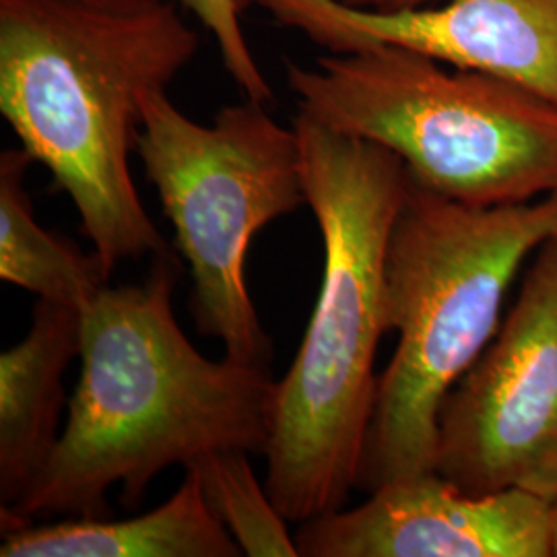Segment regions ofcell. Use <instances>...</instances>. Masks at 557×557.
<instances>
[{"label": "cell", "instance_id": "cell-17", "mask_svg": "<svg viewBox=\"0 0 557 557\" xmlns=\"http://www.w3.org/2000/svg\"><path fill=\"white\" fill-rule=\"evenodd\" d=\"M257 2L260 4V0H234V4L238 7L239 13H244L246 9H250V7H252V4H257Z\"/></svg>", "mask_w": 557, "mask_h": 557}, {"label": "cell", "instance_id": "cell-13", "mask_svg": "<svg viewBox=\"0 0 557 557\" xmlns=\"http://www.w3.org/2000/svg\"><path fill=\"white\" fill-rule=\"evenodd\" d=\"M186 469L197 471L211 510L236 539L244 556H299L296 537L287 529L289 522L257 478L248 453H211Z\"/></svg>", "mask_w": 557, "mask_h": 557}, {"label": "cell", "instance_id": "cell-7", "mask_svg": "<svg viewBox=\"0 0 557 557\" xmlns=\"http://www.w3.org/2000/svg\"><path fill=\"white\" fill-rule=\"evenodd\" d=\"M434 471L471 496L557 499V236L517 304L438 413Z\"/></svg>", "mask_w": 557, "mask_h": 557}, {"label": "cell", "instance_id": "cell-8", "mask_svg": "<svg viewBox=\"0 0 557 557\" xmlns=\"http://www.w3.org/2000/svg\"><path fill=\"white\" fill-rule=\"evenodd\" d=\"M331 54L400 46L517 83L557 103V0H440L372 11L345 0H260Z\"/></svg>", "mask_w": 557, "mask_h": 557}, {"label": "cell", "instance_id": "cell-3", "mask_svg": "<svg viewBox=\"0 0 557 557\" xmlns=\"http://www.w3.org/2000/svg\"><path fill=\"white\" fill-rule=\"evenodd\" d=\"M199 50L172 0L112 13L73 0H0V112L79 213L112 275L168 250L131 174L140 103Z\"/></svg>", "mask_w": 557, "mask_h": 557}, {"label": "cell", "instance_id": "cell-6", "mask_svg": "<svg viewBox=\"0 0 557 557\" xmlns=\"http://www.w3.org/2000/svg\"><path fill=\"white\" fill-rule=\"evenodd\" d=\"M135 151L188 264L197 329L220 341L225 358L269 368L273 343L246 287V255L264 225L308 205L296 128L255 100L223 108L205 126L165 89H151Z\"/></svg>", "mask_w": 557, "mask_h": 557}, {"label": "cell", "instance_id": "cell-4", "mask_svg": "<svg viewBox=\"0 0 557 557\" xmlns=\"http://www.w3.org/2000/svg\"><path fill=\"white\" fill-rule=\"evenodd\" d=\"M556 236L557 193L473 207L411 180L384 259L397 349L379 376L356 490L434 471L444 398L496 337L520 264Z\"/></svg>", "mask_w": 557, "mask_h": 557}, {"label": "cell", "instance_id": "cell-10", "mask_svg": "<svg viewBox=\"0 0 557 557\" xmlns=\"http://www.w3.org/2000/svg\"><path fill=\"white\" fill-rule=\"evenodd\" d=\"M81 356V312L38 299L27 335L0 356V508L20 502L57 442L64 374Z\"/></svg>", "mask_w": 557, "mask_h": 557}, {"label": "cell", "instance_id": "cell-15", "mask_svg": "<svg viewBox=\"0 0 557 557\" xmlns=\"http://www.w3.org/2000/svg\"><path fill=\"white\" fill-rule=\"evenodd\" d=\"M73 2L101 9V11H112V13H140V11H151L156 7H161L168 0H73Z\"/></svg>", "mask_w": 557, "mask_h": 557}, {"label": "cell", "instance_id": "cell-9", "mask_svg": "<svg viewBox=\"0 0 557 557\" xmlns=\"http://www.w3.org/2000/svg\"><path fill=\"white\" fill-rule=\"evenodd\" d=\"M296 543L304 557H554V502L522 490L471 496L430 471L301 522Z\"/></svg>", "mask_w": 557, "mask_h": 557}, {"label": "cell", "instance_id": "cell-14", "mask_svg": "<svg viewBox=\"0 0 557 557\" xmlns=\"http://www.w3.org/2000/svg\"><path fill=\"white\" fill-rule=\"evenodd\" d=\"M195 17L205 25V29L215 38L220 48L225 71L242 89L246 100H273V89L260 71L259 60L255 59L252 48L242 29V13L234 0H180Z\"/></svg>", "mask_w": 557, "mask_h": 557}, {"label": "cell", "instance_id": "cell-18", "mask_svg": "<svg viewBox=\"0 0 557 557\" xmlns=\"http://www.w3.org/2000/svg\"><path fill=\"white\" fill-rule=\"evenodd\" d=\"M554 557H557V499L554 502Z\"/></svg>", "mask_w": 557, "mask_h": 557}, {"label": "cell", "instance_id": "cell-12", "mask_svg": "<svg viewBox=\"0 0 557 557\" xmlns=\"http://www.w3.org/2000/svg\"><path fill=\"white\" fill-rule=\"evenodd\" d=\"M32 163L23 147L0 153V278L83 312L112 275L94 250L85 255L36 221L25 184Z\"/></svg>", "mask_w": 557, "mask_h": 557}, {"label": "cell", "instance_id": "cell-2", "mask_svg": "<svg viewBox=\"0 0 557 557\" xmlns=\"http://www.w3.org/2000/svg\"><path fill=\"white\" fill-rule=\"evenodd\" d=\"M306 200L324 246L319 298L277 380L264 485L287 522L341 510L358 483L388 333L384 259L411 176L393 151L298 114Z\"/></svg>", "mask_w": 557, "mask_h": 557}, {"label": "cell", "instance_id": "cell-1", "mask_svg": "<svg viewBox=\"0 0 557 557\" xmlns=\"http://www.w3.org/2000/svg\"><path fill=\"white\" fill-rule=\"evenodd\" d=\"M178 252L143 283L106 287L81 312V376L59 442L0 531L40 517H106V494L137 508L168 467L211 453L267 455L277 380L269 368L205 358L180 329Z\"/></svg>", "mask_w": 557, "mask_h": 557}, {"label": "cell", "instance_id": "cell-11", "mask_svg": "<svg viewBox=\"0 0 557 557\" xmlns=\"http://www.w3.org/2000/svg\"><path fill=\"white\" fill-rule=\"evenodd\" d=\"M2 557H238L236 539L202 494L199 475L186 469L178 490L140 517L62 518L27 522L2 533Z\"/></svg>", "mask_w": 557, "mask_h": 557}, {"label": "cell", "instance_id": "cell-16", "mask_svg": "<svg viewBox=\"0 0 557 557\" xmlns=\"http://www.w3.org/2000/svg\"><path fill=\"white\" fill-rule=\"evenodd\" d=\"M354 7L372 9V11H398V9H416V7H428L440 0H345Z\"/></svg>", "mask_w": 557, "mask_h": 557}, {"label": "cell", "instance_id": "cell-5", "mask_svg": "<svg viewBox=\"0 0 557 557\" xmlns=\"http://www.w3.org/2000/svg\"><path fill=\"white\" fill-rule=\"evenodd\" d=\"M299 114L393 151L419 186L473 207L557 193V103L400 46L287 64Z\"/></svg>", "mask_w": 557, "mask_h": 557}]
</instances>
